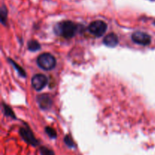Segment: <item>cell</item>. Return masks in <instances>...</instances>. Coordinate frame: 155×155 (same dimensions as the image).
<instances>
[{
  "label": "cell",
  "instance_id": "6da1fadb",
  "mask_svg": "<svg viewBox=\"0 0 155 155\" xmlns=\"http://www.w3.org/2000/svg\"><path fill=\"white\" fill-rule=\"evenodd\" d=\"M58 27V30L59 32V34H61L67 39H70V38H72L73 36H74V35L77 32V30H78V26L75 23L70 21L60 23Z\"/></svg>",
  "mask_w": 155,
  "mask_h": 155
},
{
  "label": "cell",
  "instance_id": "7a4b0ae2",
  "mask_svg": "<svg viewBox=\"0 0 155 155\" xmlns=\"http://www.w3.org/2000/svg\"><path fill=\"white\" fill-rule=\"evenodd\" d=\"M37 64L42 70L50 71L55 67L56 60L52 54L49 53H44L38 57Z\"/></svg>",
  "mask_w": 155,
  "mask_h": 155
},
{
  "label": "cell",
  "instance_id": "3957f363",
  "mask_svg": "<svg viewBox=\"0 0 155 155\" xmlns=\"http://www.w3.org/2000/svg\"><path fill=\"white\" fill-rule=\"evenodd\" d=\"M107 24L102 21H93L89 26V32L94 36H98V37L103 36L107 30Z\"/></svg>",
  "mask_w": 155,
  "mask_h": 155
},
{
  "label": "cell",
  "instance_id": "277c9868",
  "mask_svg": "<svg viewBox=\"0 0 155 155\" xmlns=\"http://www.w3.org/2000/svg\"><path fill=\"white\" fill-rule=\"evenodd\" d=\"M132 39L136 43L142 45H148L151 43V37L148 34L144 33V32L137 31L135 32L132 35Z\"/></svg>",
  "mask_w": 155,
  "mask_h": 155
},
{
  "label": "cell",
  "instance_id": "5b68a950",
  "mask_svg": "<svg viewBox=\"0 0 155 155\" xmlns=\"http://www.w3.org/2000/svg\"><path fill=\"white\" fill-rule=\"evenodd\" d=\"M32 86L36 89V91H40L42 89H44L45 86L47 85L48 80H47L46 77L43 74H36L33 76L32 78Z\"/></svg>",
  "mask_w": 155,
  "mask_h": 155
},
{
  "label": "cell",
  "instance_id": "8992f818",
  "mask_svg": "<svg viewBox=\"0 0 155 155\" xmlns=\"http://www.w3.org/2000/svg\"><path fill=\"white\" fill-rule=\"evenodd\" d=\"M20 133H21V135L23 137V139H24L27 143L30 144V145H38V142L36 141V139H35L33 133H32V132L30 131L29 129H26V128L21 129Z\"/></svg>",
  "mask_w": 155,
  "mask_h": 155
},
{
  "label": "cell",
  "instance_id": "52a82bcc",
  "mask_svg": "<svg viewBox=\"0 0 155 155\" xmlns=\"http://www.w3.org/2000/svg\"><path fill=\"white\" fill-rule=\"evenodd\" d=\"M37 101L41 108L44 109V110L49 108L52 104V101L49 95H39L37 98Z\"/></svg>",
  "mask_w": 155,
  "mask_h": 155
},
{
  "label": "cell",
  "instance_id": "ba28073f",
  "mask_svg": "<svg viewBox=\"0 0 155 155\" xmlns=\"http://www.w3.org/2000/svg\"><path fill=\"white\" fill-rule=\"evenodd\" d=\"M104 45H106L108 47H115L117 45L118 42H119V39H118L117 36L114 33H110V34L107 35L104 38Z\"/></svg>",
  "mask_w": 155,
  "mask_h": 155
},
{
  "label": "cell",
  "instance_id": "9c48e42d",
  "mask_svg": "<svg viewBox=\"0 0 155 155\" xmlns=\"http://www.w3.org/2000/svg\"><path fill=\"white\" fill-rule=\"evenodd\" d=\"M28 48L30 51H37L40 48V45L37 41H30L28 42Z\"/></svg>",
  "mask_w": 155,
  "mask_h": 155
},
{
  "label": "cell",
  "instance_id": "30bf717a",
  "mask_svg": "<svg viewBox=\"0 0 155 155\" xmlns=\"http://www.w3.org/2000/svg\"><path fill=\"white\" fill-rule=\"evenodd\" d=\"M45 131H46V133L50 136L51 138H56L57 135H56V132L54 131V129L51 128V127H47L45 129Z\"/></svg>",
  "mask_w": 155,
  "mask_h": 155
},
{
  "label": "cell",
  "instance_id": "8fae6325",
  "mask_svg": "<svg viewBox=\"0 0 155 155\" xmlns=\"http://www.w3.org/2000/svg\"><path fill=\"white\" fill-rule=\"evenodd\" d=\"M6 17H7V9H6V8L5 6H2L1 8V20L3 24L5 23Z\"/></svg>",
  "mask_w": 155,
  "mask_h": 155
},
{
  "label": "cell",
  "instance_id": "7c38bea8",
  "mask_svg": "<svg viewBox=\"0 0 155 155\" xmlns=\"http://www.w3.org/2000/svg\"><path fill=\"white\" fill-rule=\"evenodd\" d=\"M40 153L42 155H54V153L51 150L48 149L45 147H42V148H40Z\"/></svg>",
  "mask_w": 155,
  "mask_h": 155
},
{
  "label": "cell",
  "instance_id": "4fadbf2b",
  "mask_svg": "<svg viewBox=\"0 0 155 155\" xmlns=\"http://www.w3.org/2000/svg\"><path fill=\"white\" fill-rule=\"evenodd\" d=\"M64 141H65V143L67 144V145H68L69 147L72 148V147L74 146V142H73L72 139H71L69 136H66L64 139Z\"/></svg>",
  "mask_w": 155,
  "mask_h": 155
},
{
  "label": "cell",
  "instance_id": "5bb4252c",
  "mask_svg": "<svg viewBox=\"0 0 155 155\" xmlns=\"http://www.w3.org/2000/svg\"><path fill=\"white\" fill-rule=\"evenodd\" d=\"M12 64H13L15 65V68H16L17 70H18V72H19L20 74H21V76H23V77H24V76H25V73H24V71H23V70L21 69V68H20L19 66H18V65H17L16 64H15V62H14V61H12Z\"/></svg>",
  "mask_w": 155,
  "mask_h": 155
},
{
  "label": "cell",
  "instance_id": "9a60e30c",
  "mask_svg": "<svg viewBox=\"0 0 155 155\" xmlns=\"http://www.w3.org/2000/svg\"><path fill=\"white\" fill-rule=\"evenodd\" d=\"M150 1H154V0H150Z\"/></svg>",
  "mask_w": 155,
  "mask_h": 155
}]
</instances>
